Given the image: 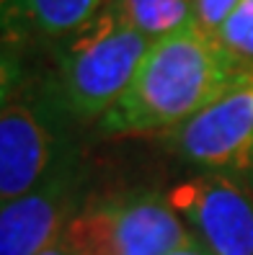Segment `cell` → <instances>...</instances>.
Wrapping results in <instances>:
<instances>
[{
    "mask_svg": "<svg viewBox=\"0 0 253 255\" xmlns=\"http://www.w3.org/2000/svg\"><path fill=\"white\" fill-rule=\"evenodd\" d=\"M106 0H0V47L23 54L36 47H57L83 28Z\"/></svg>",
    "mask_w": 253,
    "mask_h": 255,
    "instance_id": "cell-8",
    "label": "cell"
},
{
    "mask_svg": "<svg viewBox=\"0 0 253 255\" xmlns=\"http://www.w3.org/2000/svg\"><path fill=\"white\" fill-rule=\"evenodd\" d=\"M150 44L114 0H106L83 28L54 47L49 98L67 119L101 122L135 80Z\"/></svg>",
    "mask_w": 253,
    "mask_h": 255,
    "instance_id": "cell-2",
    "label": "cell"
},
{
    "mask_svg": "<svg viewBox=\"0 0 253 255\" xmlns=\"http://www.w3.org/2000/svg\"><path fill=\"white\" fill-rule=\"evenodd\" d=\"M171 255H212L210 250H207L199 240H191L189 245H184V248H178L176 253H171Z\"/></svg>",
    "mask_w": 253,
    "mask_h": 255,
    "instance_id": "cell-14",
    "label": "cell"
},
{
    "mask_svg": "<svg viewBox=\"0 0 253 255\" xmlns=\"http://www.w3.org/2000/svg\"><path fill=\"white\" fill-rule=\"evenodd\" d=\"M75 255H171L197 240L168 196L132 193L88 204L65 230Z\"/></svg>",
    "mask_w": 253,
    "mask_h": 255,
    "instance_id": "cell-3",
    "label": "cell"
},
{
    "mask_svg": "<svg viewBox=\"0 0 253 255\" xmlns=\"http://www.w3.org/2000/svg\"><path fill=\"white\" fill-rule=\"evenodd\" d=\"M168 201L212 255H253V188L228 173L178 183Z\"/></svg>",
    "mask_w": 253,
    "mask_h": 255,
    "instance_id": "cell-6",
    "label": "cell"
},
{
    "mask_svg": "<svg viewBox=\"0 0 253 255\" xmlns=\"http://www.w3.org/2000/svg\"><path fill=\"white\" fill-rule=\"evenodd\" d=\"M88 168L78 149L34 191L0 206V255H39L65 235L85 201Z\"/></svg>",
    "mask_w": 253,
    "mask_h": 255,
    "instance_id": "cell-5",
    "label": "cell"
},
{
    "mask_svg": "<svg viewBox=\"0 0 253 255\" xmlns=\"http://www.w3.org/2000/svg\"><path fill=\"white\" fill-rule=\"evenodd\" d=\"M21 83H23L21 59L0 47V109L21 93Z\"/></svg>",
    "mask_w": 253,
    "mask_h": 255,
    "instance_id": "cell-12",
    "label": "cell"
},
{
    "mask_svg": "<svg viewBox=\"0 0 253 255\" xmlns=\"http://www.w3.org/2000/svg\"><path fill=\"white\" fill-rule=\"evenodd\" d=\"M122 16L150 41L194 23V0H114Z\"/></svg>",
    "mask_w": 253,
    "mask_h": 255,
    "instance_id": "cell-9",
    "label": "cell"
},
{
    "mask_svg": "<svg viewBox=\"0 0 253 255\" xmlns=\"http://www.w3.org/2000/svg\"><path fill=\"white\" fill-rule=\"evenodd\" d=\"M39 255H75V253H72V245L67 243V237L62 235L54 245H49L47 250H41Z\"/></svg>",
    "mask_w": 253,
    "mask_h": 255,
    "instance_id": "cell-13",
    "label": "cell"
},
{
    "mask_svg": "<svg viewBox=\"0 0 253 255\" xmlns=\"http://www.w3.org/2000/svg\"><path fill=\"white\" fill-rule=\"evenodd\" d=\"M251 78L253 70L194 21L150 44L135 80L98 127L106 137L171 134Z\"/></svg>",
    "mask_w": 253,
    "mask_h": 255,
    "instance_id": "cell-1",
    "label": "cell"
},
{
    "mask_svg": "<svg viewBox=\"0 0 253 255\" xmlns=\"http://www.w3.org/2000/svg\"><path fill=\"white\" fill-rule=\"evenodd\" d=\"M171 147L202 168L248 162L253 157V78L171 131Z\"/></svg>",
    "mask_w": 253,
    "mask_h": 255,
    "instance_id": "cell-7",
    "label": "cell"
},
{
    "mask_svg": "<svg viewBox=\"0 0 253 255\" xmlns=\"http://www.w3.org/2000/svg\"><path fill=\"white\" fill-rule=\"evenodd\" d=\"M65 119L49 93H18L0 109V206L34 191L75 152Z\"/></svg>",
    "mask_w": 253,
    "mask_h": 255,
    "instance_id": "cell-4",
    "label": "cell"
},
{
    "mask_svg": "<svg viewBox=\"0 0 253 255\" xmlns=\"http://www.w3.org/2000/svg\"><path fill=\"white\" fill-rule=\"evenodd\" d=\"M238 3L241 0H194V21L199 28L215 36Z\"/></svg>",
    "mask_w": 253,
    "mask_h": 255,
    "instance_id": "cell-11",
    "label": "cell"
},
{
    "mask_svg": "<svg viewBox=\"0 0 253 255\" xmlns=\"http://www.w3.org/2000/svg\"><path fill=\"white\" fill-rule=\"evenodd\" d=\"M220 47L253 70V0H241L215 34Z\"/></svg>",
    "mask_w": 253,
    "mask_h": 255,
    "instance_id": "cell-10",
    "label": "cell"
}]
</instances>
